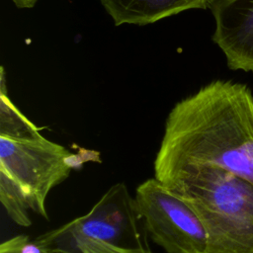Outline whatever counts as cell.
Masks as SVG:
<instances>
[{"label":"cell","mask_w":253,"mask_h":253,"mask_svg":"<svg viewBox=\"0 0 253 253\" xmlns=\"http://www.w3.org/2000/svg\"><path fill=\"white\" fill-rule=\"evenodd\" d=\"M77 253H153L148 245L126 247L104 241L87 240L78 246Z\"/></svg>","instance_id":"cell-9"},{"label":"cell","mask_w":253,"mask_h":253,"mask_svg":"<svg viewBox=\"0 0 253 253\" xmlns=\"http://www.w3.org/2000/svg\"><path fill=\"white\" fill-rule=\"evenodd\" d=\"M38 132H41V128L32 123L8 97L4 78V68L1 67L0 134L28 136Z\"/></svg>","instance_id":"cell-8"},{"label":"cell","mask_w":253,"mask_h":253,"mask_svg":"<svg viewBox=\"0 0 253 253\" xmlns=\"http://www.w3.org/2000/svg\"><path fill=\"white\" fill-rule=\"evenodd\" d=\"M168 188L196 211L206 232L204 253H253V186L220 168L188 171Z\"/></svg>","instance_id":"cell-2"},{"label":"cell","mask_w":253,"mask_h":253,"mask_svg":"<svg viewBox=\"0 0 253 253\" xmlns=\"http://www.w3.org/2000/svg\"><path fill=\"white\" fill-rule=\"evenodd\" d=\"M146 230L136 211L134 198L125 183L110 187L91 210L35 240L50 253H77L87 240L126 247L147 245Z\"/></svg>","instance_id":"cell-4"},{"label":"cell","mask_w":253,"mask_h":253,"mask_svg":"<svg viewBox=\"0 0 253 253\" xmlns=\"http://www.w3.org/2000/svg\"><path fill=\"white\" fill-rule=\"evenodd\" d=\"M133 198L146 232L166 253H204L206 229L180 195L153 177L137 186Z\"/></svg>","instance_id":"cell-5"},{"label":"cell","mask_w":253,"mask_h":253,"mask_svg":"<svg viewBox=\"0 0 253 253\" xmlns=\"http://www.w3.org/2000/svg\"><path fill=\"white\" fill-rule=\"evenodd\" d=\"M215 0H100L116 26H144L189 9L211 8Z\"/></svg>","instance_id":"cell-7"},{"label":"cell","mask_w":253,"mask_h":253,"mask_svg":"<svg viewBox=\"0 0 253 253\" xmlns=\"http://www.w3.org/2000/svg\"><path fill=\"white\" fill-rule=\"evenodd\" d=\"M0 253H50L35 239H30L29 236L20 234L13 236L0 245Z\"/></svg>","instance_id":"cell-10"},{"label":"cell","mask_w":253,"mask_h":253,"mask_svg":"<svg viewBox=\"0 0 253 253\" xmlns=\"http://www.w3.org/2000/svg\"><path fill=\"white\" fill-rule=\"evenodd\" d=\"M17 7L19 8H32L37 0H13Z\"/></svg>","instance_id":"cell-11"},{"label":"cell","mask_w":253,"mask_h":253,"mask_svg":"<svg viewBox=\"0 0 253 253\" xmlns=\"http://www.w3.org/2000/svg\"><path fill=\"white\" fill-rule=\"evenodd\" d=\"M212 41L223 51L232 70L253 72V0H215Z\"/></svg>","instance_id":"cell-6"},{"label":"cell","mask_w":253,"mask_h":253,"mask_svg":"<svg viewBox=\"0 0 253 253\" xmlns=\"http://www.w3.org/2000/svg\"><path fill=\"white\" fill-rule=\"evenodd\" d=\"M205 166L253 186V94L245 84L212 81L178 102L167 116L154 177L168 186Z\"/></svg>","instance_id":"cell-1"},{"label":"cell","mask_w":253,"mask_h":253,"mask_svg":"<svg viewBox=\"0 0 253 253\" xmlns=\"http://www.w3.org/2000/svg\"><path fill=\"white\" fill-rule=\"evenodd\" d=\"M74 154L41 132L28 136L0 134V202L18 225L32 224V211L47 219L46 199L75 166Z\"/></svg>","instance_id":"cell-3"}]
</instances>
